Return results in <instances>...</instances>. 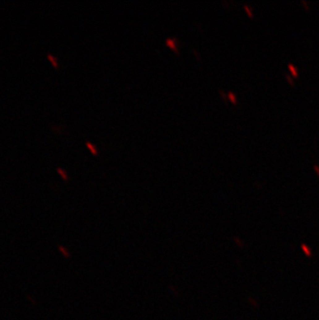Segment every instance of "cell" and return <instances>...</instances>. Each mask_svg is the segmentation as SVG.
<instances>
[{"instance_id":"cell-1","label":"cell","mask_w":319,"mask_h":320,"mask_svg":"<svg viewBox=\"0 0 319 320\" xmlns=\"http://www.w3.org/2000/svg\"><path fill=\"white\" fill-rule=\"evenodd\" d=\"M57 249H58L59 253H61V255H62L64 258H67V259L70 258V256H72V255H70V252L69 249H66V248L64 247V245H57Z\"/></svg>"},{"instance_id":"cell-2","label":"cell","mask_w":319,"mask_h":320,"mask_svg":"<svg viewBox=\"0 0 319 320\" xmlns=\"http://www.w3.org/2000/svg\"><path fill=\"white\" fill-rule=\"evenodd\" d=\"M288 69L290 70V72L292 74V77H294V78H297V77H298V72H297L296 67H295L294 66H292V64H288Z\"/></svg>"},{"instance_id":"cell-3","label":"cell","mask_w":319,"mask_h":320,"mask_svg":"<svg viewBox=\"0 0 319 320\" xmlns=\"http://www.w3.org/2000/svg\"><path fill=\"white\" fill-rule=\"evenodd\" d=\"M47 57H48V58H49V60H50V61H51V62H52V63H53V66H54L55 67H57V66H58L57 60H56V58L54 57V56H52V55H50V54H48V55H47Z\"/></svg>"},{"instance_id":"cell-4","label":"cell","mask_w":319,"mask_h":320,"mask_svg":"<svg viewBox=\"0 0 319 320\" xmlns=\"http://www.w3.org/2000/svg\"><path fill=\"white\" fill-rule=\"evenodd\" d=\"M86 146L88 147V148H89V149L91 150V152H92V153H94V155H96V146H94V145H92V144H91L90 143V142H86Z\"/></svg>"},{"instance_id":"cell-5","label":"cell","mask_w":319,"mask_h":320,"mask_svg":"<svg viewBox=\"0 0 319 320\" xmlns=\"http://www.w3.org/2000/svg\"><path fill=\"white\" fill-rule=\"evenodd\" d=\"M57 171H58L59 173H60V175L62 176L64 179H67V178H69V176H67V174H66V172H64V170H63L62 168L58 167V168H57Z\"/></svg>"},{"instance_id":"cell-6","label":"cell","mask_w":319,"mask_h":320,"mask_svg":"<svg viewBox=\"0 0 319 320\" xmlns=\"http://www.w3.org/2000/svg\"><path fill=\"white\" fill-rule=\"evenodd\" d=\"M167 45L170 47V48H172V50H174L175 52H177V50H176V47L175 45H174V43H173V41H171V40H168L167 41Z\"/></svg>"},{"instance_id":"cell-7","label":"cell","mask_w":319,"mask_h":320,"mask_svg":"<svg viewBox=\"0 0 319 320\" xmlns=\"http://www.w3.org/2000/svg\"><path fill=\"white\" fill-rule=\"evenodd\" d=\"M228 96H229L230 100H231V102H232L233 104H235V103H236V96H234V94L230 92V93L228 94Z\"/></svg>"},{"instance_id":"cell-8","label":"cell","mask_w":319,"mask_h":320,"mask_svg":"<svg viewBox=\"0 0 319 320\" xmlns=\"http://www.w3.org/2000/svg\"><path fill=\"white\" fill-rule=\"evenodd\" d=\"M314 170L316 171V173L318 174V176H319V166L318 165H315L314 166Z\"/></svg>"},{"instance_id":"cell-9","label":"cell","mask_w":319,"mask_h":320,"mask_svg":"<svg viewBox=\"0 0 319 320\" xmlns=\"http://www.w3.org/2000/svg\"><path fill=\"white\" fill-rule=\"evenodd\" d=\"M245 8H246V11H248V14H249V16H250V17H252L253 15H252V13H251V11L249 10V7H248V6H245Z\"/></svg>"},{"instance_id":"cell-10","label":"cell","mask_w":319,"mask_h":320,"mask_svg":"<svg viewBox=\"0 0 319 320\" xmlns=\"http://www.w3.org/2000/svg\"><path fill=\"white\" fill-rule=\"evenodd\" d=\"M303 4H304V5H305V6H306V10H307V11H309V7H308V5H307V4H306V2H305V1H304V2H303Z\"/></svg>"}]
</instances>
